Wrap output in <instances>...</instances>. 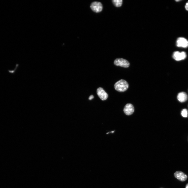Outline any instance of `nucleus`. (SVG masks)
Listing matches in <instances>:
<instances>
[{"label":"nucleus","mask_w":188,"mask_h":188,"mask_svg":"<svg viewBox=\"0 0 188 188\" xmlns=\"http://www.w3.org/2000/svg\"><path fill=\"white\" fill-rule=\"evenodd\" d=\"M114 87L115 90L117 91L123 92L128 89L129 87V85L125 80L121 79L115 83Z\"/></svg>","instance_id":"obj_1"},{"label":"nucleus","mask_w":188,"mask_h":188,"mask_svg":"<svg viewBox=\"0 0 188 188\" xmlns=\"http://www.w3.org/2000/svg\"><path fill=\"white\" fill-rule=\"evenodd\" d=\"M91 10L96 13H99L103 10V6L102 3L98 2H94L92 3L90 6Z\"/></svg>","instance_id":"obj_2"},{"label":"nucleus","mask_w":188,"mask_h":188,"mask_svg":"<svg viewBox=\"0 0 188 188\" xmlns=\"http://www.w3.org/2000/svg\"><path fill=\"white\" fill-rule=\"evenodd\" d=\"M114 64L115 66L125 68L129 67L130 65L128 61L122 58H117L115 59Z\"/></svg>","instance_id":"obj_3"},{"label":"nucleus","mask_w":188,"mask_h":188,"mask_svg":"<svg viewBox=\"0 0 188 188\" xmlns=\"http://www.w3.org/2000/svg\"><path fill=\"white\" fill-rule=\"evenodd\" d=\"M186 57V54L184 52H180L178 51H175L173 53L172 55L173 59L177 61L183 60L185 59Z\"/></svg>","instance_id":"obj_4"},{"label":"nucleus","mask_w":188,"mask_h":188,"mask_svg":"<svg viewBox=\"0 0 188 188\" xmlns=\"http://www.w3.org/2000/svg\"><path fill=\"white\" fill-rule=\"evenodd\" d=\"M176 45L179 47L186 48L188 47V41L183 38H179L176 41Z\"/></svg>","instance_id":"obj_5"},{"label":"nucleus","mask_w":188,"mask_h":188,"mask_svg":"<svg viewBox=\"0 0 188 188\" xmlns=\"http://www.w3.org/2000/svg\"><path fill=\"white\" fill-rule=\"evenodd\" d=\"M175 177L181 181L184 182L187 179V176L183 172L177 171L174 173Z\"/></svg>","instance_id":"obj_6"},{"label":"nucleus","mask_w":188,"mask_h":188,"mask_svg":"<svg viewBox=\"0 0 188 188\" xmlns=\"http://www.w3.org/2000/svg\"><path fill=\"white\" fill-rule=\"evenodd\" d=\"M97 93L98 97L102 100H106L108 97L107 94L102 88H99L97 89Z\"/></svg>","instance_id":"obj_7"},{"label":"nucleus","mask_w":188,"mask_h":188,"mask_svg":"<svg viewBox=\"0 0 188 188\" xmlns=\"http://www.w3.org/2000/svg\"><path fill=\"white\" fill-rule=\"evenodd\" d=\"M134 107L131 104H127L124 108V111L125 113L127 115H132L134 113Z\"/></svg>","instance_id":"obj_8"},{"label":"nucleus","mask_w":188,"mask_h":188,"mask_svg":"<svg viewBox=\"0 0 188 188\" xmlns=\"http://www.w3.org/2000/svg\"><path fill=\"white\" fill-rule=\"evenodd\" d=\"M177 99L181 103L184 102L188 99L187 94L185 92H182L179 93L177 96Z\"/></svg>","instance_id":"obj_9"},{"label":"nucleus","mask_w":188,"mask_h":188,"mask_svg":"<svg viewBox=\"0 0 188 188\" xmlns=\"http://www.w3.org/2000/svg\"><path fill=\"white\" fill-rule=\"evenodd\" d=\"M122 0H112V2L114 6L117 7H121L122 3Z\"/></svg>","instance_id":"obj_10"},{"label":"nucleus","mask_w":188,"mask_h":188,"mask_svg":"<svg viewBox=\"0 0 188 188\" xmlns=\"http://www.w3.org/2000/svg\"><path fill=\"white\" fill-rule=\"evenodd\" d=\"M181 114L183 117L184 118L187 117L188 115L187 110L186 109H183L181 111Z\"/></svg>","instance_id":"obj_11"},{"label":"nucleus","mask_w":188,"mask_h":188,"mask_svg":"<svg viewBox=\"0 0 188 188\" xmlns=\"http://www.w3.org/2000/svg\"><path fill=\"white\" fill-rule=\"evenodd\" d=\"M19 66V65L18 64H16L15 69H14V70H8V71H9V73L11 74H14V73H15L17 69L18 68Z\"/></svg>","instance_id":"obj_12"},{"label":"nucleus","mask_w":188,"mask_h":188,"mask_svg":"<svg viewBox=\"0 0 188 188\" xmlns=\"http://www.w3.org/2000/svg\"><path fill=\"white\" fill-rule=\"evenodd\" d=\"M185 8L186 10L188 11V2H187L185 6Z\"/></svg>","instance_id":"obj_13"},{"label":"nucleus","mask_w":188,"mask_h":188,"mask_svg":"<svg viewBox=\"0 0 188 188\" xmlns=\"http://www.w3.org/2000/svg\"><path fill=\"white\" fill-rule=\"evenodd\" d=\"M94 98V96H93L91 95L90 96L89 98V100H91Z\"/></svg>","instance_id":"obj_14"},{"label":"nucleus","mask_w":188,"mask_h":188,"mask_svg":"<svg viewBox=\"0 0 188 188\" xmlns=\"http://www.w3.org/2000/svg\"><path fill=\"white\" fill-rule=\"evenodd\" d=\"M185 188H188V183L185 186Z\"/></svg>","instance_id":"obj_15"},{"label":"nucleus","mask_w":188,"mask_h":188,"mask_svg":"<svg viewBox=\"0 0 188 188\" xmlns=\"http://www.w3.org/2000/svg\"><path fill=\"white\" fill-rule=\"evenodd\" d=\"M114 132V131H112L111 132V133H113Z\"/></svg>","instance_id":"obj_16"},{"label":"nucleus","mask_w":188,"mask_h":188,"mask_svg":"<svg viewBox=\"0 0 188 188\" xmlns=\"http://www.w3.org/2000/svg\"></svg>","instance_id":"obj_17"}]
</instances>
